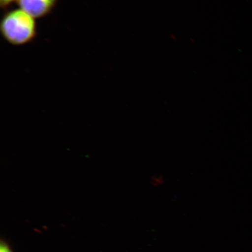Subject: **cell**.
I'll list each match as a JSON object with an SVG mask.
<instances>
[{
    "label": "cell",
    "instance_id": "3",
    "mask_svg": "<svg viewBox=\"0 0 252 252\" xmlns=\"http://www.w3.org/2000/svg\"><path fill=\"white\" fill-rule=\"evenodd\" d=\"M0 252H14L12 251L11 246L7 241L1 239L0 242Z\"/></svg>",
    "mask_w": 252,
    "mask_h": 252
},
{
    "label": "cell",
    "instance_id": "1",
    "mask_svg": "<svg viewBox=\"0 0 252 252\" xmlns=\"http://www.w3.org/2000/svg\"><path fill=\"white\" fill-rule=\"evenodd\" d=\"M1 31L9 43L15 45H24L35 36V21L23 9H16L9 12L3 18Z\"/></svg>",
    "mask_w": 252,
    "mask_h": 252
},
{
    "label": "cell",
    "instance_id": "5",
    "mask_svg": "<svg viewBox=\"0 0 252 252\" xmlns=\"http://www.w3.org/2000/svg\"><path fill=\"white\" fill-rule=\"evenodd\" d=\"M14 1V0H1L0 1H1V7H5Z\"/></svg>",
    "mask_w": 252,
    "mask_h": 252
},
{
    "label": "cell",
    "instance_id": "2",
    "mask_svg": "<svg viewBox=\"0 0 252 252\" xmlns=\"http://www.w3.org/2000/svg\"><path fill=\"white\" fill-rule=\"evenodd\" d=\"M57 0H18L21 9L34 18L44 17L55 7Z\"/></svg>",
    "mask_w": 252,
    "mask_h": 252
},
{
    "label": "cell",
    "instance_id": "4",
    "mask_svg": "<svg viewBox=\"0 0 252 252\" xmlns=\"http://www.w3.org/2000/svg\"><path fill=\"white\" fill-rule=\"evenodd\" d=\"M151 182L153 183V185L154 186H160V185L163 184V178L161 177H160V176H154V178H152V181H151Z\"/></svg>",
    "mask_w": 252,
    "mask_h": 252
}]
</instances>
